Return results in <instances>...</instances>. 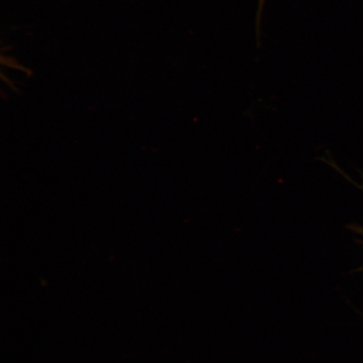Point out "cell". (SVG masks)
Masks as SVG:
<instances>
[{
  "label": "cell",
  "mask_w": 363,
  "mask_h": 363,
  "mask_svg": "<svg viewBox=\"0 0 363 363\" xmlns=\"http://www.w3.org/2000/svg\"><path fill=\"white\" fill-rule=\"evenodd\" d=\"M362 233H363V230L362 229Z\"/></svg>",
  "instance_id": "2"
},
{
  "label": "cell",
  "mask_w": 363,
  "mask_h": 363,
  "mask_svg": "<svg viewBox=\"0 0 363 363\" xmlns=\"http://www.w3.org/2000/svg\"><path fill=\"white\" fill-rule=\"evenodd\" d=\"M265 0H259V11H258V18L257 21H260V16L262 12V9L263 7V4H264Z\"/></svg>",
  "instance_id": "1"
}]
</instances>
